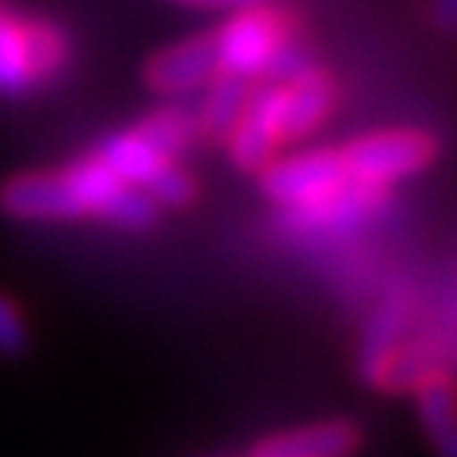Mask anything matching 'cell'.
I'll use <instances>...</instances> for the list:
<instances>
[{
	"label": "cell",
	"instance_id": "cell-1",
	"mask_svg": "<svg viewBox=\"0 0 457 457\" xmlns=\"http://www.w3.org/2000/svg\"><path fill=\"white\" fill-rule=\"evenodd\" d=\"M96 161L107 164L122 183L145 191L156 206H187L195 198V179L187 171L171 161V156L145 145L134 130L104 137L96 149Z\"/></svg>",
	"mask_w": 457,
	"mask_h": 457
},
{
	"label": "cell",
	"instance_id": "cell-2",
	"mask_svg": "<svg viewBox=\"0 0 457 457\" xmlns=\"http://www.w3.org/2000/svg\"><path fill=\"white\" fill-rule=\"evenodd\" d=\"M57 57H62V38L50 27L23 23L0 4V96H27L31 84L57 65Z\"/></svg>",
	"mask_w": 457,
	"mask_h": 457
},
{
	"label": "cell",
	"instance_id": "cell-3",
	"mask_svg": "<svg viewBox=\"0 0 457 457\" xmlns=\"http://www.w3.org/2000/svg\"><path fill=\"white\" fill-rule=\"evenodd\" d=\"M65 171H69V179H73L88 218H104L119 228H134V233L156 225L153 198L145 191L130 187V183H122L107 164H99L96 156L92 161H80V164H69Z\"/></svg>",
	"mask_w": 457,
	"mask_h": 457
},
{
	"label": "cell",
	"instance_id": "cell-4",
	"mask_svg": "<svg viewBox=\"0 0 457 457\" xmlns=\"http://www.w3.org/2000/svg\"><path fill=\"white\" fill-rule=\"evenodd\" d=\"M290 31L278 12L263 8H248V12H237L218 35H213V46H218V73H233V77H245L255 80L263 77V65L267 57L275 54L278 38Z\"/></svg>",
	"mask_w": 457,
	"mask_h": 457
},
{
	"label": "cell",
	"instance_id": "cell-5",
	"mask_svg": "<svg viewBox=\"0 0 457 457\" xmlns=\"http://www.w3.org/2000/svg\"><path fill=\"white\" fill-rule=\"evenodd\" d=\"M351 179L362 183H393L416 176L435 161V141L423 134H374L359 137L339 153Z\"/></svg>",
	"mask_w": 457,
	"mask_h": 457
},
{
	"label": "cell",
	"instance_id": "cell-6",
	"mask_svg": "<svg viewBox=\"0 0 457 457\" xmlns=\"http://www.w3.org/2000/svg\"><path fill=\"white\" fill-rule=\"evenodd\" d=\"M0 210L16 221H77L88 218L65 168L23 171L0 187Z\"/></svg>",
	"mask_w": 457,
	"mask_h": 457
},
{
	"label": "cell",
	"instance_id": "cell-7",
	"mask_svg": "<svg viewBox=\"0 0 457 457\" xmlns=\"http://www.w3.org/2000/svg\"><path fill=\"white\" fill-rule=\"evenodd\" d=\"M347 168H343L339 153H302L286 156V161H270L263 168V191L282 206H305L317 198L339 191L347 183Z\"/></svg>",
	"mask_w": 457,
	"mask_h": 457
},
{
	"label": "cell",
	"instance_id": "cell-8",
	"mask_svg": "<svg viewBox=\"0 0 457 457\" xmlns=\"http://www.w3.org/2000/svg\"><path fill=\"white\" fill-rule=\"evenodd\" d=\"M278 99H282V84H263L248 96L245 114L237 119V126L228 130V156L237 168L245 171H263L275 161V149L282 145V130H278Z\"/></svg>",
	"mask_w": 457,
	"mask_h": 457
},
{
	"label": "cell",
	"instance_id": "cell-9",
	"mask_svg": "<svg viewBox=\"0 0 457 457\" xmlns=\"http://www.w3.org/2000/svg\"><path fill=\"white\" fill-rule=\"evenodd\" d=\"M213 73H218V46H213V35L176 42V46L153 54L149 65H145L149 88L161 92V96L206 88L213 80Z\"/></svg>",
	"mask_w": 457,
	"mask_h": 457
},
{
	"label": "cell",
	"instance_id": "cell-10",
	"mask_svg": "<svg viewBox=\"0 0 457 457\" xmlns=\"http://www.w3.org/2000/svg\"><path fill=\"white\" fill-rule=\"evenodd\" d=\"M332 99L336 88L324 73H305L290 84H282V99H278V130L282 141H294V137H305L309 130H317L324 122V114L332 111Z\"/></svg>",
	"mask_w": 457,
	"mask_h": 457
},
{
	"label": "cell",
	"instance_id": "cell-11",
	"mask_svg": "<svg viewBox=\"0 0 457 457\" xmlns=\"http://www.w3.org/2000/svg\"><path fill=\"white\" fill-rule=\"evenodd\" d=\"M359 427L351 420H332V423H317L305 431H290V435H275L267 438L255 457H351L359 450Z\"/></svg>",
	"mask_w": 457,
	"mask_h": 457
},
{
	"label": "cell",
	"instance_id": "cell-12",
	"mask_svg": "<svg viewBox=\"0 0 457 457\" xmlns=\"http://www.w3.org/2000/svg\"><path fill=\"white\" fill-rule=\"evenodd\" d=\"M404 324H408V305L404 302H385L374 317L366 320V332H362V347H359V370L362 378L378 381L385 374V366L393 362V351L400 336H404Z\"/></svg>",
	"mask_w": 457,
	"mask_h": 457
},
{
	"label": "cell",
	"instance_id": "cell-13",
	"mask_svg": "<svg viewBox=\"0 0 457 457\" xmlns=\"http://www.w3.org/2000/svg\"><path fill=\"white\" fill-rule=\"evenodd\" d=\"M248 96H252V80L233 73H213V80L206 84L203 111H198V134L228 137V130H233L237 119L248 107Z\"/></svg>",
	"mask_w": 457,
	"mask_h": 457
},
{
	"label": "cell",
	"instance_id": "cell-14",
	"mask_svg": "<svg viewBox=\"0 0 457 457\" xmlns=\"http://www.w3.org/2000/svg\"><path fill=\"white\" fill-rule=\"evenodd\" d=\"M420 420L438 457H457V389L450 381H427L420 389Z\"/></svg>",
	"mask_w": 457,
	"mask_h": 457
},
{
	"label": "cell",
	"instance_id": "cell-15",
	"mask_svg": "<svg viewBox=\"0 0 457 457\" xmlns=\"http://www.w3.org/2000/svg\"><path fill=\"white\" fill-rule=\"evenodd\" d=\"M134 134L145 141V145H153L156 153L179 156V153H187L191 141L198 137V122L191 119L187 111L164 107V111H153L149 119H141V122L134 126Z\"/></svg>",
	"mask_w": 457,
	"mask_h": 457
},
{
	"label": "cell",
	"instance_id": "cell-16",
	"mask_svg": "<svg viewBox=\"0 0 457 457\" xmlns=\"http://www.w3.org/2000/svg\"><path fill=\"white\" fill-rule=\"evenodd\" d=\"M305 73H312V50H309L294 31H286V35L278 38L275 54L267 57L263 80H270V84H290V80L305 77Z\"/></svg>",
	"mask_w": 457,
	"mask_h": 457
},
{
	"label": "cell",
	"instance_id": "cell-17",
	"mask_svg": "<svg viewBox=\"0 0 457 457\" xmlns=\"http://www.w3.org/2000/svg\"><path fill=\"white\" fill-rule=\"evenodd\" d=\"M27 351V324L12 297L0 294V354L4 359H20Z\"/></svg>",
	"mask_w": 457,
	"mask_h": 457
},
{
	"label": "cell",
	"instance_id": "cell-18",
	"mask_svg": "<svg viewBox=\"0 0 457 457\" xmlns=\"http://www.w3.org/2000/svg\"><path fill=\"white\" fill-rule=\"evenodd\" d=\"M191 8H221V12H248V8H263L267 0H179Z\"/></svg>",
	"mask_w": 457,
	"mask_h": 457
},
{
	"label": "cell",
	"instance_id": "cell-19",
	"mask_svg": "<svg viewBox=\"0 0 457 457\" xmlns=\"http://www.w3.org/2000/svg\"><path fill=\"white\" fill-rule=\"evenodd\" d=\"M435 27L438 31H457V0H435Z\"/></svg>",
	"mask_w": 457,
	"mask_h": 457
}]
</instances>
